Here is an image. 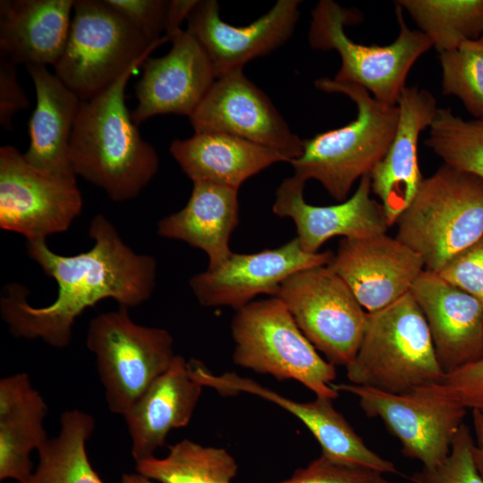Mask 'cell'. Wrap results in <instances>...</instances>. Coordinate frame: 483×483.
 I'll return each mask as SVG.
<instances>
[{
	"label": "cell",
	"instance_id": "13",
	"mask_svg": "<svg viewBox=\"0 0 483 483\" xmlns=\"http://www.w3.org/2000/svg\"><path fill=\"white\" fill-rule=\"evenodd\" d=\"M189 119L194 133L242 138L278 152L288 163L303 152V140L242 70L217 78Z\"/></svg>",
	"mask_w": 483,
	"mask_h": 483
},
{
	"label": "cell",
	"instance_id": "18",
	"mask_svg": "<svg viewBox=\"0 0 483 483\" xmlns=\"http://www.w3.org/2000/svg\"><path fill=\"white\" fill-rule=\"evenodd\" d=\"M305 183L293 175L285 178L275 191L273 212L292 219L296 238L306 252H318L335 236L362 239L386 233L390 228L382 204L371 198L369 174L360 178L350 198L331 206L307 203L303 197Z\"/></svg>",
	"mask_w": 483,
	"mask_h": 483
},
{
	"label": "cell",
	"instance_id": "32",
	"mask_svg": "<svg viewBox=\"0 0 483 483\" xmlns=\"http://www.w3.org/2000/svg\"><path fill=\"white\" fill-rule=\"evenodd\" d=\"M475 448L470 428L462 423L446 459L435 468L414 472L410 479L413 483H483Z\"/></svg>",
	"mask_w": 483,
	"mask_h": 483
},
{
	"label": "cell",
	"instance_id": "7",
	"mask_svg": "<svg viewBox=\"0 0 483 483\" xmlns=\"http://www.w3.org/2000/svg\"><path fill=\"white\" fill-rule=\"evenodd\" d=\"M399 25L395 40L386 46H366L349 38L346 25L363 20L359 11L332 0H320L311 12L309 42L312 48L335 50L341 66L334 80L366 89L377 100L396 105L406 88L408 73L419 56L433 46L420 30H411L402 8L394 3Z\"/></svg>",
	"mask_w": 483,
	"mask_h": 483
},
{
	"label": "cell",
	"instance_id": "37",
	"mask_svg": "<svg viewBox=\"0 0 483 483\" xmlns=\"http://www.w3.org/2000/svg\"><path fill=\"white\" fill-rule=\"evenodd\" d=\"M30 100L18 81L17 64L0 55V125L13 130V119L28 109Z\"/></svg>",
	"mask_w": 483,
	"mask_h": 483
},
{
	"label": "cell",
	"instance_id": "14",
	"mask_svg": "<svg viewBox=\"0 0 483 483\" xmlns=\"http://www.w3.org/2000/svg\"><path fill=\"white\" fill-rule=\"evenodd\" d=\"M333 257L331 251L306 252L294 238L280 247L255 253L233 252L220 267L193 275L189 285L200 305L236 310L258 295L273 297L291 275L328 265Z\"/></svg>",
	"mask_w": 483,
	"mask_h": 483
},
{
	"label": "cell",
	"instance_id": "36",
	"mask_svg": "<svg viewBox=\"0 0 483 483\" xmlns=\"http://www.w3.org/2000/svg\"><path fill=\"white\" fill-rule=\"evenodd\" d=\"M437 275L483 304V237L454 257Z\"/></svg>",
	"mask_w": 483,
	"mask_h": 483
},
{
	"label": "cell",
	"instance_id": "2",
	"mask_svg": "<svg viewBox=\"0 0 483 483\" xmlns=\"http://www.w3.org/2000/svg\"><path fill=\"white\" fill-rule=\"evenodd\" d=\"M134 62L109 88L81 100L72 131L69 158L74 174L101 188L114 201L136 198L156 175L158 157L142 139L125 102Z\"/></svg>",
	"mask_w": 483,
	"mask_h": 483
},
{
	"label": "cell",
	"instance_id": "9",
	"mask_svg": "<svg viewBox=\"0 0 483 483\" xmlns=\"http://www.w3.org/2000/svg\"><path fill=\"white\" fill-rule=\"evenodd\" d=\"M128 308L94 317L86 345L96 360L110 411L123 416L171 365L174 338L164 328L134 322Z\"/></svg>",
	"mask_w": 483,
	"mask_h": 483
},
{
	"label": "cell",
	"instance_id": "42",
	"mask_svg": "<svg viewBox=\"0 0 483 483\" xmlns=\"http://www.w3.org/2000/svg\"><path fill=\"white\" fill-rule=\"evenodd\" d=\"M481 38L483 39V33H482Z\"/></svg>",
	"mask_w": 483,
	"mask_h": 483
},
{
	"label": "cell",
	"instance_id": "1",
	"mask_svg": "<svg viewBox=\"0 0 483 483\" xmlns=\"http://www.w3.org/2000/svg\"><path fill=\"white\" fill-rule=\"evenodd\" d=\"M89 235L93 246L72 256L54 252L44 240L27 242L28 256L55 281L57 295L52 303L35 307L28 301L26 286L8 284L0 313L13 335L65 348L76 319L98 301L113 299L129 309L151 297L157 273L152 256L135 252L103 215L92 219Z\"/></svg>",
	"mask_w": 483,
	"mask_h": 483
},
{
	"label": "cell",
	"instance_id": "25",
	"mask_svg": "<svg viewBox=\"0 0 483 483\" xmlns=\"http://www.w3.org/2000/svg\"><path fill=\"white\" fill-rule=\"evenodd\" d=\"M169 151L192 182H208L237 190L273 164L288 162L273 149L223 132L175 139Z\"/></svg>",
	"mask_w": 483,
	"mask_h": 483
},
{
	"label": "cell",
	"instance_id": "39",
	"mask_svg": "<svg viewBox=\"0 0 483 483\" xmlns=\"http://www.w3.org/2000/svg\"><path fill=\"white\" fill-rule=\"evenodd\" d=\"M475 431L478 438V445L475 448V458L480 474L483 477V416L479 410H473Z\"/></svg>",
	"mask_w": 483,
	"mask_h": 483
},
{
	"label": "cell",
	"instance_id": "19",
	"mask_svg": "<svg viewBox=\"0 0 483 483\" xmlns=\"http://www.w3.org/2000/svg\"><path fill=\"white\" fill-rule=\"evenodd\" d=\"M410 292L426 319L445 375L483 358V304L479 300L428 270Z\"/></svg>",
	"mask_w": 483,
	"mask_h": 483
},
{
	"label": "cell",
	"instance_id": "20",
	"mask_svg": "<svg viewBox=\"0 0 483 483\" xmlns=\"http://www.w3.org/2000/svg\"><path fill=\"white\" fill-rule=\"evenodd\" d=\"M396 105L395 133L386 155L369 174L371 191L379 199L390 227L410 206L424 179L418 162V141L437 110L434 96L418 87H406Z\"/></svg>",
	"mask_w": 483,
	"mask_h": 483
},
{
	"label": "cell",
	"instance_id": "4",
	"mask_svg": "<svg viewBox=\"0 0 483 483\" xmlns=\"http://www.w3.org/2000/svg\"><path fill=\"white\" fill-rule=\"evenodd\" d=\"M345 368L351 384L395 394L440 383L445 376L411 292L368 312L359 350Z\"/></svg>",
	"mask_w": 483,
	"mask_h": 483
},
{
	"label": "cell",
	"instance_id": "28",
	"mask_svg": "<svg viewBox=\"0 0 483 483\" xmlns=\"http://www.w3.org/2000/svg\"><path fill=\"white\" fill-rule=\"evenodd\" d=\"M136 470L159 483H233L238 465L225 448L182 439L170 445L163 458L136 462Z\"/></svg>",
	"mask_w": 483,
	"mask_h": 483
},
{
	"label": "cell",
	"instance_id": "16",
	"mask_svg": "<svg viewBox=\"0 0 483 483\" xmlns=\"http://www.w3.org/2000/svg\"><path fill=\"white\" fill-rule=\"evenodd\" d=\"M328 266L367 312L384 309L410 292L425 270L416 251L387 233L343 238Z\"/></svg>",
	"mask_w": 483,
	"mask_h": 483
},
{
	"label": "cell",
	"instance_id": "35",
	"mask_svg": "<svg viewBox=\"0 0 483 483\" xmlns=\"http://www.w3.org/2000/svg\"><path fill=\"white\" fill-rule=\"evenodd\" d=\"M430 387L466 409L483 407V358L446 374Z\"/></svg>",
	"mask_w": 483,
	"mask_h": 483
},
{
	"label": "cell",
	"instance_id": "33",
	"mask_svg": "<svg viewBox=\"0 0 483 483\" xmlns=\"http://www.w3.org/2000/svg\"><path fill=\"white\" fill-rule=\"evenodd\" d=\"M122 15L148 43L165 33L170 0H101Z\"/></svg>",
	"mask_w": 483,
	"mask_h": 483
},
{
	"label": "cell",
	"instance_id": "12",
	"mask_svg": "<svg viewBox=\"0 0 483 483\" xmlns=\"http://www.w3.org/2000/svg\"><path fill=\"white\" fill-rule=\"evenodd\" d=\"M83 207L76 177L30 165L13 146L0 148V228L44 240L69 229Z\"/></svg>",
	"mask_w": 483,
	"mask_h": 483
},
{
	"label": "cell",
	"instance_id": "26",
	"mask_svg": "<svg viewBox=\"0 0 483 483\" xmlns=\"http://www.w3.org/2000/svg\"><path fill=\"white\" fill-rule=\"evenodd\" d=\"M48 407L26 372L0 379V480H26L30 453L48 439L44 419Z\"/></svg>",
	"mask_w": 483,
	"mask_h": 483
},
{
	"label": "cell",
	"instance_id": "6",
	"mask_svg": "<svg viewBox=\"0 0 483 483\" xmlns=\"http://www.w3.org/2000/svg\"><path fill=\"white\" fill-rule=\"evenodd\" d=\"M233 361L277 380H295L316 397L335 400V368L323 359L276 297L236 309L231 323Z\"/></svg>",
	"mask_w": 483,
	"mask_h": 483
},
{
	"label": "cell",
	"instance_id": "23",
	"mask_svg": "<svg viewBox=\"0 0 483 483\" xmlns=\"http://www.w3.org/2000/svg\"><path fill=\"white\" fill-rule=\"evenodd\" d=\"M36 91V106L28 123L30 145L23 156L33 166L52 174L76 177L69 145L80 99L47 66L26 65Z\"/></svg>",
	"mask_w": 483,
	"mask_h": 483
},
{
	"label": "cell",
	"instance_id": "10",
	"mask_svg": "<svg viewBox=\"0 0 483 483\" xmlns=\"http://www.w3.org/2000/svg\"><path fill=\"white\" fill-rule=\"evenodd\" d=\"M273 297L285 305L303 335L331 364L346 367L352 362L368 312L328 265L291 275Z\"/></svg>",
	"mask_w": 483,
	"mask_h": 483
},
{
	"label": "cell",
	"instance_id": "11",
	"mask_svg": "<svg viewBox=\"0 0 483 483\" xmlns=\"http://www.w3.org/2000/svg\"><path fill=\"white\" fill-rule=\"evenodd\" d=\"M355 395L368 417L378 418L402 445V453L432 469L450 453L467 409L434 392L429 386L395 394L354 384H333Z\"/></svg>",
	"mask_w": 483,
	"mask_h": 483
},
{
	"label": "cell",
	"instance_id": "15",
	"mask_svg": "<svg viewBox=\"0 0 483 483\" xmlns=\"http://www.w3.org/2000/svg\"><path fill=\"white\" fill-rule=\"evenodd\" d=\"M300 0H278L255 21L237 27L225 22L216 0H199L187 18L186 30L209 58L216 78L243 70L254 58L270 54L292 35Z\"/></svg>",
	"mask_w": 483,
	"mask_h": 483
},
{
	"label": "cell",
	"instance_id": "17",
	"mask_svg": "<svg viewBox=\"0 0 483 483\" xmlns=\"http://www.w3.org/2000/svg\"><path fill=\"white\" fill-rule=\"evenodd\" d=\"M170 42L167 54L148 57L135 85L138 100L131 113L138 126L152 116L174 114L190 117L216 80L207 54L186 30Z\"/></svg>",
	"mask_w": 483,
	"mask_h": 483
},
{
	"label": "cell",
	"instance_id": "41",
	"mask_svg": "<svg viewBox=\"0 0 483 483\" xmlns=\"http://www.w3.org/2000/svg\"><path fill=\"white\" fill-rule=\"evenodd\" d=\"M479 411L481 412V415L483 416V407Z\"/></svg>",
	"mask_w": 483,
	"mask_h": 483
},
{
	"label": "cell",
	"instance_id": "24",
	"mask_svg": "<svg viewBox=\"0 0 483 483\" xmlns=\"http://www.w3.org/2000/svg\"><path fill=\"white\" fill-rule=\"evenodd\" d=\"M239 190L194 182L186 205L157 223V233L199 249L208 257V269L220 267L233 253L229 241L239 220Z\"/></svg>",
	"mask_w": 483,
	"mask_h": 483
},
{
	"label": "cell",
	"instance_id": "34",
	"mask_svg": "<svg viewBox=\"0 0 483 483\" xmlns=\"http://www.w3.org/2000/svg\"><path fill=\"white\" fill-rule=\"evenodd\" d=\"M277 483H389L383 473L334 462L320 454Z\"/></svg>",
	"mask_w": 483,
	"mask_h": 483
},
{
	"label": "cell",
	"instance_id": "31",
	"mask_svg": "<svg viewBox=\"0 0 483 483\" xmlns=\"http://www.w3.org/2000/svg\"><path fill=\"white\" fill-rule=\"evenodd\" d=\"M439 59L442 93L459 97L471 115L483 120V39L467 40Z\"/></svg>",
	"mask_w": 483,
	"mask_h": 483
},
{
	"label": "cell",
	"instance_id": "38",
	"mask_svg": "<svg viewBox=\"0 0 483 483\" xmlns=\"http://www.w3.org/2000/svg\"><path fill=\"white\" fill-rule=\"evenodd\" d=\"M199 0H170L167 24L165 36L170 41L182 29L183 21H187L188 16Z\"/></svg>",
	"mask_w": 483,
	"mask_h": 483
},
{
	"label": "cell",
	"instance_id": "27",
	"mask_svg": "<svg viewBox=\"0 0 483 483\" xmlns=\"http://www.w3.org/2000/svg\"><path fill=\"white\" fill-rule=\"evenodd\" d=\"M59 423L57 435L38 449L35 470L20 483H105L87 453V442L95 428L94 418L80 409H72L61 414Z\"/></svg>",
	"mask_w": 483,
	"mask_h": 483
},
{
	"label": "cell",
	"instance_id": "21",
	"mask_svg": "<svg viewBox=\"0 0 483 483\" xmlns=\"http://www.w3.org/2000/svg\"><path fill=\"white\" fill-rule=\"evenodd\" d=\"M202 387L191 376L185 359L175 355L169 368L123 416L135 462L155 456L171 430L190 422Z\"/></svg>",
	"mask_w": 483,
	"mask_h": 483
},
{
	"label": "cell",
	"instance_id": "40",
	"mask_svg": "<svg viewBox=\"0 0 483 483\" xmlns=\"http://www.w3.org/2000/svg\"><path fill=\"white\" fill-rule=\"evenodd\" d=\"M121 483H154V481L138 472H133L124 473L122 476Z\"/></svg>",
	"mask_w": 483,
	"mask_h": 483
},
{
	"label": "cell",
	"instance_id": "22",
	"mask_svg": "<svg viewBox=\"0 0 483 483\" xmlns=\"http://www.w3.org/2000/svg\"><path fill=\"white\" fill-rule=\"evenodd\" d=\"M74 0H1L0 55L15 64L52 65L64 49Z\"/></svg>",
	"mask_w": 483,
	"mask_h": 483
},
{
	"label": "cell",
	"instance_id": "30",
	"mask_svg": "<svg viewBox=\"0 0 483 483\" xmlns=\"http://www.w3.org/2000/svg\"><path fill=\"white\" fill-rule=\"evenodd\" d=\"M425 143L444 164L483 180V120L465 121L437 108Z\"/></svg>",
	"mask_w": 483,
	"mask_h": 483
},
{
	"label": "cell",
	"instance_id": "8",
	"mask_svg": "<svg viewBox=\"0 0 483 483\" xmlns=\"http://www.w3.org/2000/svg\"><path fill=\"white\" fill-rule=\"evenodd\" d=\"M67 41L53 66L56 77L80 100L109 88L137 60L169 41L150 44L101 0H75Z\"/></svg>",
	"mask_w": 483,
	"mask_h": 483
},
{
	"label": "cell",
	"instance_id": "29",
	"mask_svg": "<svg viewBox=\"0 0 483 483\" xmlns=\"http://www.w3.org/2000/svg\"><path fill=\"white\" fill-rule=\"evenodd\" d=\"M439 54L483 33V0H399Z\"/></svg>",
	"mask_w": 483,
	"mask_h": 483
},
{
	"label": "cell",
	"instance_id": "3",
	"mask_svg": "<svg viewBox=\"0 0 483 483\" xmlns=\"http://www.w3.org/2000/svg\"><path fill=\"white\" fill-rule=\"evenodd\" d=\"M318 89L353 101L356 118L348 124L303 140V152L289 163L293 176L319 182L337 201L348 199L354 182L369 174L386 155L397 127V105L377 100L364 88L323 77Z\"/></svg>",
	"mask_w": 483,
	"mask_h": 483
},
{
	"label": "cell",
	"instance_id": "5",
	"mask_svg": "<svg viewBox=\"0 0 483 483\" xmlns=\"http://www.w3.org/2000/svg\"><path fill=\"white\" fill-rule=\"evenodd\" d=\"M395 225V237L437 274L483 237V180L443 164L423 179Z\"/></svg>",
	"mask_w": 483,
	"mask_h": 483
}]
</instances>
